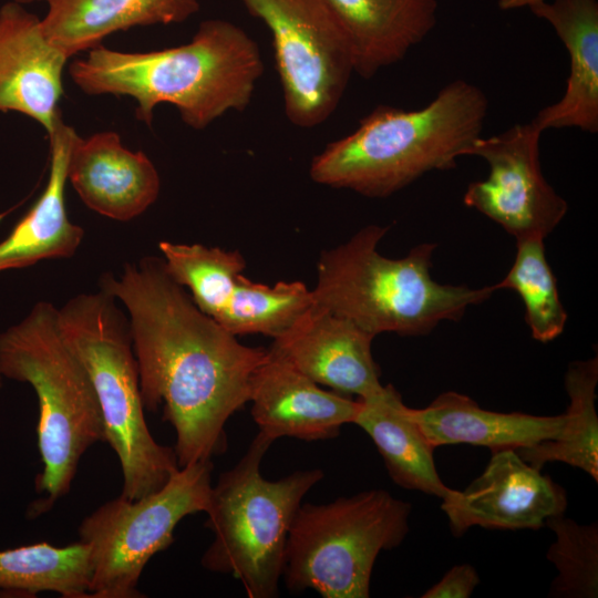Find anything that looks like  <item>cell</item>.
Returning <instances> with one entry per match:
<instances>
[{"label": "cell", "instance_id": "cell-1", "mask_svg": "<svg viewBox=\"0 0 598 598\" xmlns=\"http://www.w3.org/2000/svg\"><path fill=\"white\" fill-rule=\"evenodd\" d=\"M99 285L127 311L142 401L148 411L163 406L179 467L224 453L225 425L249 402L267 349L241 344L204 313L161 257L103 274Z\"/></svg>", "mask_w": 598, "mask_h": 598}, {"label": "cell", "instance_id": "cell-2", "mask_svg": "<svg viewBox=\"0 0 598 598\" xmlns=\"http://www.w3.org/2000/svg\"><path fill=\"white\" fill-rule=\"evenodd\" d=\"M262 72L256 41L221 19L203 21L192 40L179 47L121 52L100 44L69 68L85 94L133 97L136 117L147 125L154 109L167 103L194 130H204L229 111H244Z\"/></svg>", "mask_w": 598, "mask_h": 598}, {"label": "cell", "instance_id": "cell-3", "mask_svg": "<svg viewBox=\"0 0 598 598\" xmlns=\"http://www.w3.org/2000/svg\"><path fill=\"white\" fill-rule=\"evenodd\" d=\"M488 104L481 87L460 79L421 109L380 105L313 157L310 177L368 197L390 196L467 156L482 136Z\"/></svg>", "mask_w": 598, "mask_h": 598}, {"label": "cell", "instance_id": "cell-4", "mask_svg": "<svg viewBox=\"0 0 598 598\" xmlns=\"http://www.w3.org/2000/svg\"><path fill=\"white\" fill-rule=\"evenodd\" d=\"M388 227L369 225L348 241L321 254L312 305L349 319L377 336H424L444 320H458L488 299L495 286L442 285L430 274L434 244H421L399 259L384 257L378 244Z\"/></svg>", "mask_w": 598, "mask_h": 598}, {"label": "cell", "instance_id": "cell-5", "mask_svg": "<svg viewBox=\"0 0 598 598\" xmlns=\"http://www.w3.org/2000/svg\"><path fill=\"white\" fill-rule=\"evenodd\" d=\"M0 375L29 383L38 398V447L43 468L32 506L42 514L66 495L82 455L105 441L104 423L89 373L64 340L58 308L37 302L18 323L0 332Z\"/></svg>", "mask_w": 598, "mask_h": 598}, {"label": "cell", "instance_id": "cell-6", "mask_svg": "<svg viewBox=\"0 0 598 598\" xmlns=\"http://www.w3.org/2000/svg\"><path fill=\"white\" fill-rule=\"evenodd\" d=\"M61 333L85 367L100 404L105 441L123 476L121 495L137 499L161 488L179 468L174 448L148 430L127 316L100 289L58 308Z\"/></svg>", "mask_w": 598, "mask_h": 598}, {"label": "cell", "instance_id": "cell-7", "mask_svg": "<svg viewBox=\"0 0 598 598\" xmlns=\"http://www.w3.org/2000/svg\"><path fill=\"white\" fill-rule=\"evenodd\" d=\"M272 443L257 434L238 463L220 474L205 512L214 540L202 566L234 576L249 598L278 596L292 520L306 494L324 476L311 468L265 478L260 464Z\"/></svg>", "mask_w": 598, "mask_h": 598}, {"label": "cell", "instance_id": "cell-8", "mask_svg": "<svg viewBox=\"0 0 598 598\" xmlns=\"http://www.w3.org/2000/svg\"><path fill=\"white\" fill-rule=\"evenodd\" d=\"M411 504L369 489L326 504L301 503L289 529L287 589L323 598H367L374 563L409 533Z\"/></svg>", "mask_w": 598, "mask_h": 598}, {"label": "cell", "instance_id": "cell-9", "mask_svg": "<svg viewBox=\"0 0 598 598\" xmlns=\"http://www.w3.org/2000/svg\"><path fill=\"white\" fill-rule=\"evenodd\" d=\"M212 461L179 467L157 491L137 499L122 495L101 505L79 527L90 548L91 598L143 597L140 577L150 559L174 542L178 523L206 512Z\"/></svg>", "mask_w": 598, "mask_h": 598}, {"label": "cell", "instance_id": "cell-10", "mask_svg": "<svg viewBox=\"0 0 598 598\" xmlns=\"http://www.w3.org/2000/svg\"><path fill=\"white\" fill-rule=\"evenodd\" d=\"M243 2L271 33L289 122L301 128L326 122L354 73L348 40L327 0Z\"/></svg>", "mask_w": 598, "mask_h": 598}, {"label": "cell", "instance_id": "cell-11", "mask_svg": "<svg viewBox=\"0 0 598 598\" xmlns=\"http://www.w3.org/2000/svg\"><path fill=\"white\" fill-rule=\"evenodd\" d=\"M542 131L530 121L504 132L478 137L467 156L482 157L489 172L468 184L463 202L484 214L516 240L544 239L561 221L567 202L544 177L540 164Z\"/></svg>", "mask_w": 598, "mask_h": 598}, {"label": "cell", "instance_id": "cell-12", "mask_svg": "<svg viewBox=\"0 0 598 598\" xmlns=\"http://www.w3.org/2000/svg\"><path fill=\"white\" fill-rule=\"evenodd\" d=\"M453 535L474 526L488 529H539L567 507L565 489L525 462L516 450L492 452L483 473L465 489L442 498Z\"/></svg>", "mask_w": 598, "mask_h": 598}, {"label": "cell", "instance_id": "cell-13", "mask_svg": "<svg viewBox=\"0 0 598 598\" xmlns=\"http://www.w3.org/2000/svg\"><path fill=\"white\" fill-rule=\"evenodd\" d=\"M251 416L260 434L303 441L333 439L354 424L361 401L326 391L286 359L267 349L250 382Z\"/></svg>", "mask_w": 598, "mask_h": 598}, {"label": "cell", "instance_id": "cell-14", "mask_svg": "<svg viewBox=\"0 0 598 598\" xmlns=\"http://www.w3.org/2000/svg\"><path fill=\"white\" fill-rule=\"evenodd\" d=\"M374 336L313 305L269 348L318 384L364 399L382 389Z\"/></svg>", "mask_w": 598, "mask_h": 598}, {"label": "cell", "instance_id": "cell-15", "mask_svg": "<svg viewBox=\"0 0 598 598\" xmlns=\"http://www.w3.org/2000/svg\"><path fill=\"white\" fill-rule=\"evenodd\" d=\"M71 56L52 44L23 4L0 8V112H18L50 135L62 115V74Z\"/></svg>", "mask_w": 598, "mask_h": 598}, {"label": "cell", "instance_id": "cell-16", "mask_svg": "<svg viewBox=\"0 0 598 598\" xmlns=\"http://www.w3.org/2000/svg\"><path fill=\"white\" fill-rule=\"evenodd\" d=\"M68 181L91 210L118 221L143 214L158 197L161 179L143 152L127 150L115 132L75 135Z\"/></svg>", "mask_w": 598, "mask_h": 598}, {"label": "cell", "instance_id": "cell-17", "mask_svg": "<svg viewBox=\"0 0 598 598\" xmlns=\"http://www.w3.org/2000/svg\"><path fill=\"white\" fill-rule=\"evenodd\" d=\"M551 25L569 56V75L561 97L532 120L550 128L598 131V1L545 0L528 8Z\"/></svg>", "mask_w": 598, "mask_h": 598}, {"label": "cell", "instance_id": "cell-18", "mask_svg": "<svg viewBox=\"0 0 598 598\" xmlns=\"http://www.w3.org/2000/svg\"><path fill=\"white\" fill-rule=\"evenodd\" d=\"M348 40L353 72L371 79L402 61L437 22L436 0H327Z\"/></svg>", "mask_w": 598, "mask_h": 598}, {"label": "cell", "instance_id": "cell-19", "mask_svg": "<svg viewBox=\"0 0 598 598\" xmlns=\"http://www.w3.org/2000/svg\"><path fill=\"white\" fill-rule=\"evenodd\" d=\"M78 133L58 118L50 143V169L47 185L30 210L0 241V271L25 268L48 259L72 257L79 249L84 230L69 218L64 189L68 159Z\"/></svg>", "mask_w": 598, "mask_h": 598}, {"label": "cell", "instance_id": "cell-20", "mask_svg": "<svg viewBox=\"0 0 598 598\" xmlns=\"http://www.w3.org/2000/svg\"><path fill=\"white\" fill-rule=\"evenodd\" d=\"M412 415L435 448L447 444H471L492 452L534 445L558 437L566 414L539 416L519 412L501 413L482 409L470 396L448 391Z\"/></svg>", "mask_w": 598, "mask_h": 598}, {"label": "cell", "instance_id": "cell-21", "mask_svg": "<svg viewBox=\"0 0 598 598\" xmlns=\"http://www.w3.org/2000/svg\"><path fill=\"white\" fill-rule=\"evenodd\" d=\"M41 27L70 56L133 27L181 23L199 10L198 0H50Z\"/></svg>", "mask_w": 598, "mask_h": 598}, {"label": "cell", "instance_id": "cell-22", "mask_svg": "<svg viewBox=\"0 0 598 598\" xmlns=\"http://www.w3.org/2000/svg\"><path fill=\"white\" fill-rule=\"evenodd\" d=\"M361 401L354 424L373 441L391 480L399 486L443 498L448 492L441 480L434 447L426 439L398 390L391 385Z\"/></svg>", "mask_w": 598, "mask_h": 598}, {"label": "cell", "instance_id": "cell-23", "mask_svg": "<svg viewBox=\"0 0 598 598\" xmlns=\"http://www.w3.org/2000/svg\"><path fill=\"white\" fill-rule=\"evenodd\" d=\"M597 383V357L569 364L565 375L569 405L563 432L556 439L516 450L525 462L538 470L548 462H561L598 481Z\"/></svg>", "mask_w": 598, "mask_h": 598}, {"label": "cell", "instance_id": "cell-24", "mask_svg": "<svg viewBox=\"0 0 598 598\" xmlns=\"http://www.w3.org/2000/svg\"><path fill=\"white\" fill-rule=\"evenodd\" d=\"M90 582V548L81 540L64 547L41 542L0 550V589L6 592L87 598Z\"/></svg>", "mask_w": 598, "mask_h": 598}, {"label": "cell", "instance_id": "cell-25", "mask_svg": "<svg viewBox=\"0 0 598 598\" xmlns=\"http://www.w3.org/2000/svg\"><path fill=\"white\" fill-rule=\"evenodd\" d=\"M544 239L516 240L517 252L512 268L496 290L512 289L525 307V321L532 337L549 342L564 330L567 313L560 302L556 280L546 260Z\"/></svg>", "mask_w": 598, "mask_h": 598}, {"label": "cell", "instance_id": "cell-26", "mask_svg": "<svg viewBox=\"0 0 598 598\" xmlns=\"http://www.w3.org/2000/svg\"><path fill=\"white\" fill-rule=\"evenodd\" d=\"M555 534L547 559L557 569L549 596L594 598L598 596V526L578 524L564 514L546 522Z\"/></svg>", "mask_w": 598, "mask_h": 598}, {"label": "cell", "instance_id": "cell-27", "mask_svg": "<svg viewBox=\"0 0 598 598\" xmlns=\"http://www.w3.org/2000/svg\"><path fill=\"white\" fill-rule=\"evenodd\" d=\"M480 582L473 566L463 564L452 567L435 585L429 588L423 598H467Z\"/></svg>", "mask_w": 598, "mask_h": 598}, {"label": "cell", "instance_id": "cell-28", "mask_svg": "<svg viewBox=\"0 0 598 598\" xmlns=\"http://www.w3.org/2000/svg\"><path fill=\"white\" fill-rule=\"evenodd\" d=\"M542 1L545 0H498V7L504 11H508L520 8H529Z\"/></svg>", "mask_w": 598, "mask_h": 598}, {"label": "cell", "instance_id": "cell-29", "mask_svg": "<svg viewBox=\"0 0 598 598\" xmlns=\"http://www.w3.org/2000/svg\"><path fill=\"white\" fill-rule=\"evenodd\" d=\"M12 1H16L20 4H29V3L39 2V1H43L48 3V1L50 0H12Z\"/></svg>", "mask_w": 598, "mask_h": 598}, {"label": "cell", "instance_id": "cell-30", "mask_svg": "<svg viewBox=\"0 0 598 598\" xmlns=\"http://www.w3.org/2000/svg\"><path fill=\"white\" fill-rule=\"evenodd\" d=\"M2 377L0 375V388L2 386Z\"/></svg>", "mask_w": 598, "mask_h": 598}]
</instances>
